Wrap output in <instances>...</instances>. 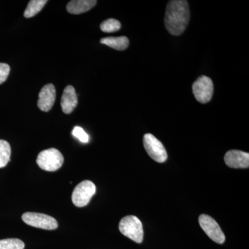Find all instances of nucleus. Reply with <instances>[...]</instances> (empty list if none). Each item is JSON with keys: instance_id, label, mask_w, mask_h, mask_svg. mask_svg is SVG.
I'll list each match as a JSON object with an SVG mask.
<instances>
[{"instance_id": "f257e3e1", "label": "nucleus", "mask_w": 249, "mask_h": 249, "mask_svg": "<svg viewBox=\"0 0 249 249\" xmlns=\"http://www.w3.org/2000/svg\"><path fill=\"white\" fill-rule=\"evenodd\" d=\"M191 18L189 5L185 0H173L167 5L165 26L171 35L179 36L186 30Z\"/></svg>"}, {"instance_id": "f03ea898", "label": "nucleus", "mask_w": 249, "mask_h": 249, "mask_svg": "<svg viewBox=\"0 0 249 249\" xmlns=\"http://www.w3.org/2000/svg\"><path fill=\"white\" fill-rule=\"evenodd\" d=\"M119 231L123 235L137 243L140 244L143 240V229L142 223L134 215L126 216L119 223Z\"/></svg>"}, {"instance_id": "7ed1b4c3", "label": "nucleus", "mask_w": 249, "mask_h": 249, "mask_svg": "<svg viewBox=\"0 0 249 249\" xmlns=\"http://www.w3.org/2000/svg\"><path fill=\"white\" fill-rule=\"evenodd\" d=\"M36 162L41 169L54 172L61 168L64 163V157L57 149L50 148L40 152Z\"/></svg>"}, {"instance_id": "20e7f679", "label": "nucleus", "mask_w": 249, "mask_h": 249, "mask_svg": "<svg viewBox=\"0 0 249 249\" xmlns=\"http://www.w3.org/2000/svg\"><path fill=\"white\" fill-rule=\"evenodd\" d=\"M96 191V186L92 181L89 180L82 181L75 187L72 193L71 199L73 204L77 207H84L89 204Z\"/></svg>"}, {"instance_id": "39448f33", "label": "nucleus", "mask_w": 249, "mask_h": 249, "mask_svg": "<svg viewBox=\"0 0 249 249\" xmlns=\"http://www.w3.org/2000/svg\"><path fill=\"white\" fill-rule=\"evenodd\" d=\"M22 219L23 222L31 227L45 230H55L58 227L56 219L45 214L27 212L22 214Z\"/></svg>"}, {"instance_id": "423d86ee", "label": "nucleus", "mask_w": 249, "mask_h": 249, "mask_svg": "<svg viewBox=\"0 0 249 249\" xmlns=\"http://www.w3.org/2000/svg\"><path fill=\"white\" fill-rule=\"evenodd\" d=\"M143 145L147 153L155 161L163 163L168 158L166 150L162 142L151 134H146L143 137Z\"/></svg>"}, {"instance_id": "0eeeda50", "label": "nucleus", "mask_w": 249, "mask_h": 249, "mask_svg": "<svg viewBox=\"0 0 249 249\" xmlns=\"http://www.w3.org/2000/svg\"><path fill=\"white\" fill-rule=\"evenodd\" d=\"M214 86L212 80L209 77H199L193 83V92L198 102L207 103L211 101L213 94Z\"/></svg>"}, {"instance_id": "6e6552de", "label": "nucleus", "mask_w": 249, "mask_h": 249, "mask_svg": "<svg viewBox=\"0 0 249 249\" xmlns=\"http://www.w3.org/2000/svg\"><path fill=\"white\" fill-rule=\"evenodd\" d=\"M199 223L201 229L211 240L218 244H223L225 242V235L213 218L208 214H202L199 216Z\"/></svg>"}, {"instance_id": "1a4fd4ad", "label": "nucleus", "mask_w": 249, "mask_h": 249, "mask_svg": "<svg viewBox=\"0 0 249 249\" xmlns=\"http://www.w3.org/2000/svg\"><path fill=\"white\" fill-rule=\"evenodd\" d=\"M56 97V91L53 84L46 85L39 93L37 106L42 111H50L53 107Z\"/></svg>"}, {"instance_id": "9d476101", "label": "nucleus", "mask_w": 249, "mask_h": 249, "mask_svg": "<svg viewBox=\"0 0 249 249\" xmlns=\"http://www.w3.org/2000/svg\"><path fill=\"white\" fill-rule=\"evenodd\" d=\"M224 161L232 168H248L249 154L240 150H230L224 156Z\"/></svg>"}, {"instance_id": "9b49d317", "label": "nucleus", "mask_w": 249, "mask_h": 249, "mask_svg": "<svg viewBox=\"0 0 249 249\" xmlns=\"http://www.w3.org/2000/svg\"><path fill=\"white\" fill-rule=\"evenodd\" d=\"M78 96L76 90L71 85H68L64 89L61 98V107L65 114H71L78 105Z\"/></svg>"}, {"instance_id": "f8f14e48", "label": "nucleus", "mask_w": 249, "mask_h": 249, "mask_svg": "<svg viewBox=\"0 0 249 249\" xmlns=\"http://www.w3.org/2000/svg\"><path fill=\"white\" fill-rule=\"evenodd\" d=\"M96 3L95 0H72L67 5V11L71 14H83L92 9Z\"/></svg>"}, {"instance_id": "ddd939ff", "label": "nucleus", "mask_w": 249, "mask_h": 249, "mask_svg": "<svg viewBox=\"0 0 249 249\" xmlns=\"http://www.w3.org/2000/svg\"><path fill=\"white\" fill-rule=\"evenodd\" d=\"M101 43L116 49V50L123 51L128 47L129 40L125 36L108 37L101 39Z\"/></svg>"}, {"instance_id": "4468645a", "label": "nucleus", "mask_w": 249, "mask_h": 249, "mask_svg": "<svg viewBox=\"0 0 249 249\" xmlns=\"http://www.w3.org/2000/svg\"><path fill=\"white\" fill-rule=\"evenodd\" d=\"M48 2L47 0H31L24 13V17L30 18L36 16L42 11L44 6Z\"/></svg>"}, {"instance_id": "2eb2a0df", "label": "nucleus", "mask_w": 249, "mask_h": 249, "mask_svg": "<svg viewBox=\"0 0 249 249\" xmlns=\"http://www.w3.org/2000/svg\"><path fill=\"white\" fill-rule=\"evenodd\" d=\"M11 149L9 142L0 140V168H4L11 160Z\"/></svg>"}, {"instance_id": "dca6fc26", "label": "nucleus", "mask_w": 249, "mask_h": 249, "mask_svg": "<svg viewBox=\"0 0 249 249\" xmlns=\"http://www.w3.org/2000/svg\"><path fill=\"white\" fill-rule=\"evenodd\" d=\"M24 242L19 239L9 238L0 240V249H24Z\"/></svg>"}, {"instance_id": "f3484780", "label": "nucleus", "mask_w": 249, "mask_h": 249, "mask_svg": "<svg viewBox=\"0 0 249 249\" xmlns=\"http://www.w3.org/2000/svg\"><path fill=\"white\" fill-rule=\"evenodd\" d=\"M101 31L105 33H114L121 29V24L117 19H108L101 24Z\"/></svg>"}, {"instance_id": "a211bd4d", "label": "nucleus", "mask_w": 249, "mask_h": 249, "mask_svg": "<svg viewBox=\"0 0 249 249\" xmlns=\"http://www.w3.org/2000/svg\"><path fill=\"white\" fill-rule=\"evenodd\" d=\"M72 134L73 137H76L78 139L80 142H83V143H87L89 142V135L85 132L84 129L82 128L79 126H76L72 131Z\"/></svg>"}, {"instance_id": "6ab92c4d", "label": "nucleus", "mask_w": 249, "mask_h": 249, "mask_svg": "<svg viewBox=\"0 0 249 249\" xmlns=\"http://www.w3.org/2000/svg\"><path fill=\"white\" fill-rule=\"evenodd\" d=\"M10 66L6 63H0V85L7 79L10 73Z\"/></svg>"}]
</instances>
